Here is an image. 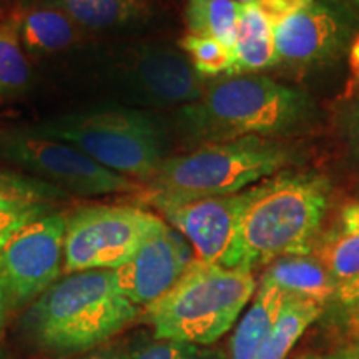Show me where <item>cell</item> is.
Segmentation results:
<instances>
[{
	"instance_id": "cell-1",
	"label": "cell",
	"mask_w": 359,
	"mask_h": 359,
	"mask_svg": "<svg viewBox=\"0 0 359 359\" xmlns=\"http://www.w3.org/2000/svg\"><path fill=\"white\" fill-rule=\"evenodd\" d=\"M316 116L308 93L259 74L224 75L206 85L198 100L180 107L175 128L190 148L245 137L283 138Z\"/></svg>"
},
{
	"instance_id": "cell-2",
	"label": "cell",
	"mask_w": 359,
	"mask_h": 359,
	"mask_svg": "<svg viewBox=\"0 0 359 359\" xmlns=\"http://www.w3.org/2000/svg\"><path fill=\"white\" fill-rule=\"evenodd\" d=\"M142 314L116 288L114 271L64 275L25 309L24 338L53 358L82 356L110 343Z\"/></svg>"
},
{
	"instance_id": "cell-3",
	"label": "cell",
	"mask_w": 359,
	"mask_h": 359,
	"mask_svg": "<svg viewBox=\"0 0 359 359\" xmlns=\"http://www.w3.org/2000/svg\"><path fill=\"white\" fill-rule=\"evenodd\" d=\"M294 158L293 148L276 138L245 137L212 143L168 156L142 183L138 195L158 212L187 201L233 195L290 167Z\"/></svg>"
},
{
	"instance_id": "cell-4",
	"label": "cell",
	"mask_w": 359,
	"mask_h": 359,
	"mask_svg": "<svg viewBox=\"0 0 359 359\" xmlns=\"http://www.w3.org/2000/svg\"><path fill=\"white\" fill-rule=\"evenodd\" d=\"M330 198V178L316 172L281 170L250 187L241 219V243L248 268L268 266L283 257L311 255Z\"/></svg>"
},
{
	"instance_id": "cell-5",
	"label": "cell",
	"mask_w": 359,
	"mask_h": 359,
	"mask_svg": "<svg viewBox=\"0 0 359 359\" xmlns=\"http://www.w3.org/2000/svg\"><path fill=\"white\" fill-rule=\"evenodd\" d=\"M257 281L248 268H223L195 258L167 293L142 309L154 338L212 346L235 325Z\"/></svg>"
},
{
	"instance_id": "cell-6",
	"label": "cell",
	"mask_w": 359,
	"mask_h": 359,
	"mask_svg": "<svg viewBox=\"0 0 359 359\" xmlns=\"http://www.w3.org/2000/svg\"><path fill=\"white\" fill-rule=\"evenodd\" d=\"M30 130L70 143L102 167L138 183H145L168 158V130L150 110L122 105L79 110Z\"/></svg>"
},
{
	"instance_id": "cell-7",
	"label": "cell",
	"mask_w": 359,
	"mask_h": 359,
	"mask_svg": "<svg viewBox=\"0 0 359 359\" xmlns=\"http://www.w3.org/2000/svg\"><path fill=\"white\" fill-rule=\"evenodd\" d=\"M98 87L132 109H170L196 102L206 83L185 53L158 43L114 48L95 60Z\"/></svg>"
},
{
	"instance_id": "cell-8",
	"label": "cell",
	"mask_w": 359,
	"mask_h": 359,
	"mask_svg": "<svg viewBox=\"0 0 359 359\" xmlns=\"http://www.w3.org/2000/svg\"><path fill=\"white\" fill-rule=\"evenodd\" d=\"M167 223L128 205L85 206L67 215L64 275L120 268Z\"/></svg>"
},
{
	"instance_id": "cell-9",
	"label": "cell",
	"mask_w": 359,
	"mask_h": 359,
	"mask_svg": "<svg viewBox=\"0 0 359 359\" xmlns=\"http://www.w3.org/2000/svg\"><path fill=\"white\" fill-rule=\"evenodd\" d=\"M0 160L79 196L142 191V183L102 167L70 143L30 128L0 132Z\"/></svg>"
},
{
	"instance_id": "cell-10",
	"label": "cell",
	"mask_w": 359,
	"mask_h": 359,
	"mask_svg": "<svg viewBox=\"0 0 359 359\" xmlns=\"http://www.w3.org/2000/svg\"><path fill=\"white\" fill-rule=\"evenodd\" d=\"M67 215L48 212L20 226L0 251V280L12 311L32 304L64 276Z\"/></svg>"
},
{
	"instance_id": "cell-11",
	"label": "cell",
	"mask_w": 359,
	"mask_h": 359,
	"mask_svg": "<svg viewBox=\"0 0 359 359\" xmlns=\"http://www.w3.org/2000/svg\"><path fill=\"white\" fill-rule=\"evenodd\" d=\"M248 200L250 188H246L233 195L187 201L160 212L170 226L187 238L195 258L223 268H248L241 243V219Z\"/></svg>"
},
{
	"instance_id": "cell-12",
	"label": "cell",
	"mask_w": 359,
	"mask_h": 359,
	"mask_svg": "<svg viewBox=\"0 0 359 359\" xmlns=\"http://www.w3.org/2000/svg\"><path fill=\"white\" fill-rule=\"evenodd\" d=\"M349 19L326 0H311L275 25V65L290 70L320 67L338 57L349 39Z\"/></svg>"
},
{
	"instance_id": "cell-13",
	"label": "cell",
	"mask_w": 359,
	"mask_h": 359,
	"mask_svg": "<svg viewBox=\"0 0 359 359\" xmlns=\"http://www.w3.org/2000/svg\"><path fill=\"white\" fill-rule=\"evenodd\" d=\"M195 253L187 238L165 223L132 259L114 269L116 288L137 306L161 298L190 266Z\"/></svg>"
},
{
	"instance_id": "cell-14",
	"label": "cell",
	"mask_w": 359,
	"mask_h": 359,
	"mask_svg": "<svg viewBox=\"0 0 359 359\" xmlns=\"http://www.w3.org/2000/svg\"><path fill=\"white\" fill-rule=\"evenodd\" d=\"M83 29L53 4L19 12L22 47L32 58L53 57L74 48L83 39Z\"/></svg>"
},
{
	"instance_id": "cell-15",
	"label": "cell",
	"mask_w": 359,
	"mask_h": 359,
	"mask_svg": "<svg viewBox=\"0 0 359 359\" xmlns=\"http://www.w3.org/2000/svg\"><path fill=\"white\" fill-rule=\"evenodd\" d=\"M263 280L273 283L286 296L314 302L325 309L339 286L314 255L278 258L268 264Z\"/></svg>"
},
{
	"instance_id": "cell-16",
	"label": "cell",
	"mask_w": 359,
	"mask_h": 359,
	"mask_svg": "<svg viewBox=\"0 0 359 359\" xmlns=\"http://www.w3.org/2000/svg\"><path fill=\"white\" fill-rule=\"evenodd\" d=\"M330 275L343 283L359 273V201L341 206L334 223L318 238L313 253Z\"/></svg>"
},
{
	"instance_id": "cell-17",
	"label": "cell",
	"mask_w": 359,
	"mask_h": 359,
	"mask_svg": "<svg viewBox=\"0 0 359 359\" xmlns=\"http://www.w3.org/2000/svg\"><path fill=\"white\" fill-rule=\"evenodd\" d=\"M286 294L266 280L259 281L253 304L238 323L228 346V359H258L264 341L275 325Z\"/></svg>"
},
{
	"instance_id": "cell-18",
	"label": "cell",
	"mask_w": 359,
	"mask_h": 359,
	"mask_svg": "<svg viewBox=\"0 0 359 359\" xmlns=\"http://www.w3.org/2000/svg\"><path fill=\"white\" fill-rule=\"evenodd\" d=\"M233 57L231 75L258 74L275 65L273 25L253 0L240 7Z\"/></svg>"
},
{
	"instance_id": "cell-19",
	"label": "cell",
	"mask_w": 359,
	"mask_h": 359,
	"mask_svg": "<svg viewBox=\"0 0 359 359\" xmlns=\"http://www.w3.org/2000/svg\"><path fill=\"white\" fill-rule=\"evenodd\" d=\"M83 30H115L142 22L147 0H50Z\"/></svg>"
},
{
	"instance_id": "cell-20",
	"label": "cell",
	"mask_w": 359,
	"mask_h": 359,
	"mask_svg": "<svg viewBox=\"0 0 359 359\" xmlns=\"http://www.w3.org/2000/svg\"><path fill=\"white\" fill-rule=\"evenodd\" d=\"M325 311L321 304L286 296L275 325L264 341L258 359H286L304 331Z\"/></svg>"
},
{
	"instance_id": "cell-21",
	"label": "cell",
	"mask_w": 359,
	"mask_h": 359,
	"mask_svg": "<svg viewBox=\"0 0 359 359\" xmlns=\"http://www.w3.org/2000/svg\"><path fill=\"white\" fill-rule=\"evenodd\" d=\"M241 4L233 0H187L188 34L213 39L228 50H235L236 25Z\"/></svg>"
},
{
	"instance_id": "cell-22",
	"label": "cell",
	"mask_w": 359,
	"mask_h": 359,
	"mask_svg": "<svg viewBox=\"0 0 359 359\" xmlns=\"http://www.w3.org/2000/svg\"><path fill=\"white\" fill-rule=\"evenodd\" d=\"M32 80L29 55L19 35V13L0 24V100L19 97Z\"/></svg>"
},
{
	"instance_id": "cell-23",
	"label": "cell",
	"mask_w": 359,
	"mask_h": 359,
	"mask_svg": "<svg viewBox=\"0 0 359 359\" xmlns=\"http://www.w3.org/2000/svg\"><path fill=\"white\" fill-rule=\"evenodd\" d=\"M69 193L60 188L19 172H0V212L22 206L50 203L65 200Z\"/></svg>"
},
{
	"instance_id": "cell-24",
	"label": "cell",
	"mask_w": 359,
	"mask_h": 359,
	"mask_svg": "<svg viewBox=\"0 0 359 359\" xmlns=\"http://www.w3.org/2000/svg\"><path fill=\"white\" fill-rule=\"evenodd\" d=\"M180 50L185 53L193 69L201 79H218L231 75L235 57L217 40L187 34L180 40Z\"/></svg>"
},
{
	"instance_id": "cell-25",
	"label": "cell",
	"mask_w": 359,
	"mask_h": 359,
	"mask_svg": "<svg viewBox=\"0 0 359 359\" xmlns=\"http://www.w3.org/2000/svg\"><path fill=\"white\" fill-rule=\"evenodd\" d=\"M128 351L130 359H228L223 349L217 346L156 339L154 334L138 336Z\"/></svg>"
},
{
	"instance_id": "cell-26",
	"label": "cell",
	"mask_w": 359,
	"mask_h": 359,
	"mask_svg": "<svg viewBox=\"0 0 359 359\" xmlns=\"http://www.w3.org/2000/svg\"><path fill=\"white\" fill-rule=\"evenodd\" d=\"M333 311L334 323L343 334L354 344H359V273L339 283L338 290L327 306Z\"/></svg>"
},
{
	"instance_id": "cell-27",
	"label": "cell",
	"mask_w": 359,
	"mask_h": 359,
	"mask_svg": "<svg viewBox=\"0 0 359 359\" xmlns=\"http://www.w3.org/2000/svg\"><path fill=\"white\" fill-rule=\"evenodd\" d=\"M53 205L50 203H40V205H30L22 206V208L7 210V212H0V251H2L4 245L13 233L19 230L32 219H37L42 215L52 212Z\"/></svg>"
},
{
	"instance_id": "cell-28",
	"label": "cell",
	"mask_w": 359,
	"mask_h": 359,
	"mask_svg": "<svg viewBox=\"0 0 359 359\" xmlns=\"http://www.w3.org/2000/svg\"><path fill=\"white\" fill-rule=\"evenodd\" d=\"M339 128L349 151L359 160V97L348 102L341 110Z\"/></svg>"
},
{
	"instance_id": "cell-29",
	"label": "cell",
	"mask_w": 359,
	"mask_h": 359,
	"mask_svg": "<svg viewBox=\"0 0 359 359\" xmlns=\"http://www.w3.org/2000/svg\"><path fill=\"white\" fill-rule=\"evenodd\" d=\"M253 2L257 4L259 11L264 13V17L275 29V25L290 17L291 13L298 12L311 0H253Z\"/></svg>"
},
{
	"instance_id": "cell-30",
	"label": "cell",
	"mask_w": 359,
	"mask_h": 359,
	"mask_svg": "<svg viewBox=\"0 0 359 359\" xmlns=\"http://www.w3.org/2000/svg\"><path fill=\"white\" fill-rule=\"evenodd\" d=\"M75 359H130V351L123 344H103L100 348L92 349V351L82 354Z\"/></svg>"
},
{
	"instance_id": "cell-31",
	"label": "cell",
	"mask_w": 359,
	"mask_h": 359,
	"mask_svg": "<svg viewBox=\"0 0 359 359\" xmlns=\"http://www.w3.org/2000/svg\"><path fill=\"white\" fill-rule=\"evenodd\" d=\"M11 311H12L11 302H8L7 291H6V288H4L2 280H0V334H2L4 327H6V325H7L8 314H11Z\"/></svg>"
},
{
	"instance_id": "cell-32",
	"label": "cell",
	"mask_w": 359,
	"mask_h": 359,
	"mask_svg": "<svg viewBox=\"0 0 359 359\" xmlns=\"http://www.w3.org/2000/svg\"><path fill=\"white\" fill-rule=\"evenodd\" d=\"M349 69H351L353 79L359 83V34L353 40L351 50H349Z\"/></svg>"
},
{
	"instance_id": "cell-33",
	"label": "cell",
	"mask_w": 359,
	"mask_h": 359,
	"mask_svg": "<svg viewBox=\"0 0 359 359\" xmlns=\"http://www.w3.org/2000/svg\"><path fill=\"white\" fill-rule=\"evenodd\" d=\"M336 359H359V344H354L351 349H346L344 353H341Z\"/></svg>"
},
{
	"instance_id": "cell-34",
	"label": "cell",
	"mask_w": 359,
	"mask_h": 359,
	"mask_svg": "<svg viewBox=\"0 0 359 359\" xmlns=\"http://www.w3.org/2000/svg\"><path fill=\"white\" fill-rule=\"evenodd\" d=\"M0 359H12V356L7 353V349L0 348Z\"/></svg>"
},
{
	"instance_id": "cell-35",
	"label": "cell",
	"mask_w": 359,
	"mask_h": 359,
	"mask_svg": "<svg viewBox=\"0 0 359 359\" xmlns=\"http://www.w3.org/2000/svg\"><path fill=\"white\" fill-rule=\"evenodd\" d=\"M338 2H349V4H353V6L359 7V0H338Z\"/></svg>"
},
{
	"instance_id": "cell-36",
	"label": "cell",
	"mask_w": 359,
	"mask_h": 359,
	"mask_svg": "<svg viewBox=\"0 0 359 359\" xmlns=\"http://www.w3.org/2000/svg\"><path fill=\"white\" fill-rule=\"evenodd\" d=\"M233 2H238V4H248L251 0H233Z\"/></svg>"
},
{
	"instance_id": "cell-37",
	"label": "cell",
	"mask_w": 359,
	"mask_h": 359,
	"mask_svg": "<svg viewBox=\"0 0 359 359\" xmlns=\"http://www.w3.org/2000/svg\"><path fill=\"white\" fill-rule=\"evenodd\" d=\"M302 359H323V358H314V356H306V358H302Z\"/></svg>"
}]
</instances>
